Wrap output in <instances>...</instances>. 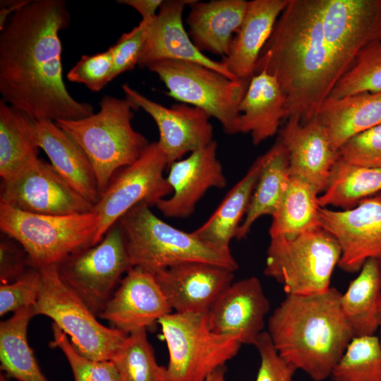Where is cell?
Wrapping results in <instances>:
<instances>
[{"instance_id": "cell-1", "label": "cell", "mask_w": 381, "mask_h": 381, "mask_svg": "<svg viewBox=\"0 0 381 381\" xmlns=\"http://www.w3.org/2000/svg\"><path fill=\"white\" fill-rule=\"evenodd\" d=\"M71 16L64 0H29L0 30L1 100L37 121L77 120L93 106L75 99L63 80L61 30Z\"/></svg>"}, {"instance_id": "cell-2", "label": "cell", "mask_w": 381, "mask_h": 381, "mask_svg": "<svg viewBox=\"0 0 381 381\" xmlns=\"http://www.w3.org/2000/svg\"><path fill=\"white\" fill-rule=\"evenodd\" d=\"M274 76L289 116L313 119L338 80L323 30L322 0H289L262 49L253 75Z\"/></svg>"}, {"instance_id": "cell-3", "label": "cell", "mask_w": 381, "mask_h": 381, "mask_svg": "<svg viewBox=\"0 0 381 381\" xmlns=\"http://www.w3.org/2000/svg\"><path fill=\"white\" fill-rule=\"evenodd\" d=\"M341 293L289 295L267 321V333L279 355L314 381L331 373L354 337L341 307Z\"/></svg>"}, {"instance_id": "cell-4", "label": "cell", "mask_w": 381, "mask_h": 381, "mask_svg": "<svg viewBox=\"0 0 381 381\" xmlns=\"http://www.w3.org/2000/svg\"><path fill=\"white\" fill-rule=\"evenodd\" d=\"M133 267L152 274L187 262H205L235 272L238 264L231 251L216 248L192 232L177 229L139 204L119 221Z\"/></svg>"}, {"instance_id": "cell-5", "label": "cell", "mask_w": 381, "mask_h": 381, "mask_svg": "<svg viewBox=\"0 0 381 381\" xmlns=\"http://www.w3.org/2000/svg\"><path fill=\"white\" fill-rule=\"evenodd\" d=\"M99 106L89 116L54 122L86 155L102 193L117 172L139 158L149 142L133 128L135 109L126 98L105 95Z\"/></svg>"}, {"instance_id": "cell-6", "label": "cell", "mask_w": 381, "mask_h": 381, "mask_svg": "<svg viewBox=\"0 0 381 381\" xmlns=\"http://www.w3.org/2000/svg\"><path fill=\"white\" fill-rule=\"evenodd\" d=\"M98 226L99 217L92 210L51 215L0 204L1 231L18 242L38 268L58 265L72 254L95 245Z\"/></svg>"}, {"instance_id": "cell-7", "label": "cell", "mask_w": 381, "mask_h": 381, "mask_svg": "<svg viewBox=\"0 0 381 381\" xmlns=\"http://www.w3.org/2000/svg\"><path fill=\"white\" fill-rule=\"evenodd\" d=\"M341 254L337 241L321 227L271 237L264 274L282 284L286 294H322L330 288Z\"/></svg>"}, {"instance_id": "cell-8", "label": "cell", "mask_w": 381, "mask_h": 381, "mask_svg": "<svg viewBox=\"0 0 381 381\" xmlns=\"http://www.w3.org/2000/svg\"><path fill=\"white\" fill-rule=\"evenodd\" d=\"M41 287L35 315L51 318L77 351L94 361H111L128 335L100 323L80 298L62 280L57 265L40 268Z\"/></svg>"}, {"instance_id": "cell-9", "label": "cell", "mask_w": 381, "mask_h": 381, "mask_svg": "<svg viewBox=\"0 0 381 381\" xmlns=\"http://www.w3.org/2000/svg\"><path fill=\"white\" fill-rule=\"evenodd\" d=\"M169 351L168 381H203L236 356L241 343L214 332L207 313H171L161 318Z\"/></svg>"}, {"instance_id": "cell-10", "label": "cell", "mask_w": 381, "mask_h": 381, "mask_svg": "<svg viewBox=\"0 0 381 381\" xmlns=\"http://www.w3.org/2000/svg\"><path fill=\"white\" fill-rule=\"evenodd\" d=\"M146 68L164 83L167 95L217 119L229 135L239 133L238 106L250 80H234L204 65L160 60Z\"/></svg>"}, {"instance_id": "cell-11", "label": "cell", "mask_w": 381, "mask_h": 381, "mask_svg": "<svg viewBox=\"0 0 381 381\" xmlns=\"http://www.w3.org/2000/svg\"><path fill=\"white\" fill-rule=\"evenodd\" d=\"M132 267L118 222L98 243L72 254L57 265L62 280L97 317L123 274Z\"/></svg>"}, {"instance_id": "cell-12", "label": "cell", "mask_w": 381, "mask_h": 381, "mask_svg": "<svg viewBox=\"0 0 381 381\" xmlns=\"http://www.w3.org/2000/svg\"><path fill=\"white\" fill-rule=\"evenodd\" d=\"M167 167L165 155L157 141L149 143L136 161L116 174L92 207L99 217L95 244L136 205L155 206L171 194L164 176Z\"/></svg>"}, {"instance_id": "cell-13", "label": "cell", "mask_w": 381, "mask_h": 381, "mask_svg": "<svg viewBox=\"0 0 381 381\" xmlns=\"http://www.w3.org/2000/svg\"><path fill=\"white\" fill-rule=\"evenodd\" d=\"M0 204L51 215L82 214L93 207L50 163L40 159L13 177L1 180Z\"/></svg>"}, {"instance_id": "cell-14", "label": "cell", "mask_w": 381, "mask_h": 381, "mask_svg": "<svg viewBox=\"0 0 381 381\" xmlns=\"http://www.w3.org/2000/svg\"><path fill=\"white\" fill-rule=\"evenodd\" d=\"M322 5L324 37L339 80L365 46L381 40V0H322Z\"/></svg>"}, {"instance_id": "cell-15", "label": "cell", "mask_w": 381, "mask_h": 381, "mask_svg": "<svg viewBox=\"0 0 381 381\" xmlns=\"http://www.w3.org/2000/svg\"><path fill=\"white\" fill-rule=\"evenodd\" d=\"M320 226L341 248L338 266L344 272L360 271L369 259L381 261V193L365 198L349 210L320 207Z\"/></svg>"}, {"instance_id": "cell-16", "label": "cell", "mask_w": 381, "mask_h": 381, "mask_svg": "<svg viewBox=\"0 0 381 381\" xmlns=\"http://www.w3.org/2000/svg\"><path fill=\"white\" fill-rule=\"evenodd\" d=\"M122 90L135 110L142 109L155 121L159 135L157 142L165 155L167 168L187 153L214 140L210 116L203 110L181 102L166 107L126 83Z\"/></svg>"}, {"instance_id": "cell-17", "label": "cell", "mask_w": 381, "mask_h": 381, "mask_svg": "<svg viewBox=\"0 0 381 381\" xmlns=\"http://www.w3.org/2000/svg\"><path fill=\"white\" fill-rule=\"evenodd\" d=\"M172 313L155 275L138 267H132L98 317L129 334L147 329Z\"/></svg>"}, {"instance_id": "cell-18", "label": "cell", "mask_w": 381, "mask_h": 381, "mask_svg": "<svg viewBox=\"0 0 381 381\" xmlns=\"http://www.w3.org/2000/svg\"><path fill=\"white\" fill-rule=\"evenodd\" d=\"M217 143L213 140L169 167L166 178L172 189L171 195L155 205L165 217L187 218L210 188L226 186V179L217 157Z\"/></svg>"}, {"instance_id": "cell-19", "label": "cell", "mask_w": 381, "mask_h": 381, "mask_svg": "<svg viewBox=\"0 0 381 381\" xmlns=\"http://www.w3.org/2000/svg\"><path fill=\"white\" fill-rule=\"evenodd\" d=\"M270 308L260 279L250 277L232 282L222 293L207 313L209 324L217 334L255 346Z\"/></svg>"}, {"instance_id": "cell-20", "label": "cell", "mask_w": 381, "mask_h": 381, "mask_svg": "<svg viewBox=\"0 0 381 381\" xmlns=\"http://www.w3.org/2000/svg\"><path fill=\"white\" fill-rule=\"evenodd\" d=\"M233 271L205 262H187L155 273V279L172 310L207 313L232 283Z\"/></svg>"}, {"instance_id": "cell-21", "label": "cell", "mask_w": 381, "mask_h": 381, "mask_svg": "<svg viewBox=\"0 0 381 381\" xmlns=\"http://www.w3.org/2000/svg\"><path fill=\"white\" fill-rule=\"evenodd\" d=\"M193 0L163 1L157 16L146 28L138 66L141 68L160 60L198 63L236 79L221 61H214L193 44L183 23V12Z\"/></svg>"}, {"instance_id": "cell-22", "label": "cell", "mask_w": 381, "mask_h": 381, "mask_svg": "<svg viewBox=\"0 0 381 381\" xmlns=\"http://www.w3.org/2000/svg\"><path fill=\"white\" fill-rule=\"evenodd\" d=\"M279 138L289 154L291 176L303 179L323 193L339 159L323 126L316 118L302 123L298 117L289 116Z\"/></svg>"}, {"instance_id": "cell-23", "label": "cell", "mask_w": 381, "mask_h": 381, "mask_svg": "<svg viewBox=\"0 0 381 381\" xmlns=\"http://www.w3.org/2000/svg\"><path fill=\"white\" fill-rule=\"evenodd\" d=\"M289 0H252L234 36L228 55L221 62L237 80H248L279 16Z\"/></svg>"}, {"instance_id": "cell-24", "label": "cell", "mask_w": 381, "mask_h": 381, "mask_svg": "<svg viewBox=\"0 0 381 381\" xmlns=\"http://www.w3.org/2000/svg\"><path fill=\"white\" fill-rule=\"evenodd\" d=\"M248 1L193 0L186 18L188 33L195 46L207 52L226 56L234 36L246 14Z\"/></svg>"}, {"instance_id": "cell-25", "label": "cell", "mask_w": 381, "mask_h": 381, "mask_svg": "<svg viewBox=\"0 0 381 381\" xmlns=\"http://www.w3.org/2000/svg\"><path fill=\"white\" fill-rule=\"evenodd\" d=\"M38 145L57 173L93 206L101 195L93 169L86 155L54 121L34 120Z\"/></svg>"}, {"instance_id": "cell-26", "label": "cell", "mask_w": 381, "mask_h": 381, "mask_svg": "<svg viewBox=\"0 0 381 381\" xmlns=\"http://www.w3.org/2000/svg\"><path fill=\"white\" fill-rule=\"evenodd\" d=\"M239 133L250 134L253 145L274 136L288 119L286 98L277 78L266 71L250 78L238 106Z\"/></svg>"}, {"instance_id": "cell-27", "label": "cell", "mask_w": 381, "mask_h": 381, "mask_svg": "<svg viewBox=\"0 0 381 381\" xmlns=\"http://www.w3.org/2000/svg\"><path fill=\"white\" fill-rule=\"evenodd\" d=\"M323 126L333 149L352 137L381 124V92L327 97L315 117Z\"/></svg>"}, {"instance_id": "cell-28", "label": "cell", "mask_w": 381, "mask_h": 381, "mask_svg": "<svg viewBox=\"0 0 381 381\" xmlns=\"http://www.w3.org/2000/svg\"><path fill=\"white\" fill-rule=\"evenodd\" d=\"M262 164L258 157L246 174L227 193L211 217L192 233L203 242L222 250H230V243L249 206Z\"/></svg>"}, {"instance_id": "cell-29", "label": "cell", "mask_w": 381, "mask_h": 381, "mask_svg": "<svg viewBox=\"0 0 381 381\" xmlns=\"http://www.w3.org/2000/svg\"><path fill=\"white\" fill-rule=\"evenodd\" d=\"M40 147L34 119L0 100V176L9 179L36 162Z\"/></svg>"}, {"instance_id": "cell-30", "label": "cell", "mask_w": 381, "mask_h": 381, "mask_svg": "<svg viewBox=\"0 0 381 381\" xmlns=\"http://www.w3.org/2000/svg\"><path fill=\"white\" fill-rule=\"evenodd\" d=\"M261 156L260 174L244 219L238 228L237 240L246 237L260 217L273 214L291 176L289 154L279 138Z\"/></svg>"}, {"instance_id": "cell-31", "label": "cell", "mask_w": 381, "mask_h": 381, "mask_svg": "<svg viewBox=\"0 0 381 381\" xmlns=\"http://www.w3.org/2000/svg\"><path fill=\"white\" fill-rule=\"evenodd\" d=\"M380 260H368L341 294V307L354 337L375 335L379 329Z\"/></svg>"}, {"instance_id": "cell-32", "label": "cell", "mask_w": 381, "mask_h": 381, "mask_svg": "<svg viewBox=\"0 0 381 381\" xmlns=\"http://www.w3.org/2000/svg\"><path fill=\"white\" fill-rule=\"evenodd\" d=\"M33 306L21 308L0 323L1 369L18 381H49L30 347L27 331Z\"/></svg>"}, {"instance_id": "cell-33", "label": "cell", "mask_w": 381, "mask_h": 381, "mask_svg": "<svg viewBox=\"0 0 381 381\" xmlns=\"http://www.w3.org/2000/svg\"><path fill=\"white\" fill-rule=\"evenodd\" d=\"M318 189L308 181L290 176L281 200L272 215L270 238L295 236L320 227Z\"/></svg>"}, {"instance_id": "cell-34", "label": "cell", "mask_w": 381, "mask_h": 381, "mask_svg": "<svg viewBox=\"0 0 381 381\" xmlns=\"http://www.w3.org/2000/svg\"><path fill=\"white\" fill-rule=\"evenodd\" d=\"M381 191V169L347 164L339 158L334 165L327 186L319 196L322 207L349 210Z\"/></svg>"}, {"instance_id": "cell-35", "label": "cell", "mask_w": 381, "mask_h": 381, "mask_svg": "<svg viewBox=\"0 0 381 381\" xmlns=\"http://www.w3.org/2000/svg\"><path fill=\"white\" fill-rule=\"evenodd\" d=\"M111 361L120 381H168L167 367L157 363L146 329L129 334Z\"/></svg>"}, {"instance_id": "cell-36", "label": "cell", "mask_w": 381, "mask_h": 381, "mask_svg": "<svg viewBox=\"0 0 381 381\" xmlns=\"http://www.w3.org/2000/svg\"><path fill=\"white\" fill-rule=\"evenodd\" d=\"M332 381H381V344L375 335L354 337L334 368Z\"/></svg>"}, {"instance_id": "cell-37", "label": "cell", "mask_w": 381, "mask_h": 381, "mask_svg": "<svg viewBox=\"0 0 381 381\" xmlns=\"http://www.w3.org/2000/svg\"><path fill=\"white\" fill-rule=\"evenodd\" d=\"M361 92H381V40L367 44L359 52L328 97L341 98Z\"/></svg>"}, {"instance_id": "cell-38", "label": "cell", "mask_w": 381, "mask_h": 381, "mask_svg": "<svg viewBox=\"0 0 381 381\" xmlns=\"http://www.w3.org/2000/svg\"><path fill=\"white\" fill-rule=\"evenodd\" d=\"M53 340L49 345L59 348L66 356L75 381H120L112 361H94L80 354L68 336L54 323L52 325Z\"/></svg>"}, {"instance_id": "cell-39", "label": "cell", "mask_w": 381, "mask_h": 381, "mask_svg": "<svg viewBox=\"0 0 381 381\" xmlns=\"http://www.w3.org/2000/svg\"><path fill=\"white\" fill-rule=\"evenodd\" d=\"M338 155L349 164L381 169V124L350 138L339 149Z\"/></svg>"}, {"instance_id": "cell-40", "label": "cell", "mask_w": 381, "mask_h": 381, "mask_svg": "<svg viewBox=\"0 0 381 381\" xmlns=\"http://www.w3.org/2000/svg\"><path fill=\"white\" fill-rule=\"evenodd\" d=\"M41 287L40 268L34 267L18 279L0 286V315L27 307L37 301Z\"/></svg>"}, {"instance_id": "cell-41", "label": "cell", "mask_w": 381, "mask_h": 381, "mask_svg": "<svg viewBox=\"0 0 381 381\" xmlns=\"http://www.w3.org/2000/svg\"><path fill=\"white\" fill-rule=\"evenodd\" d=\"M113 54L111 47L93 55H83L68 72L66 78L73 83L84 84L92 91L97 92L111 82Z\"/></svg>"}, {"instance_id": "cell-42", "label": "cell", "mask_w": 381, "mask_h": 381, "mask_svg": "<svg viewBox=\"0 0 381 381\" xmlns=\"http://www.w3.org/2000/svg\"><path fill=\"white\" fill-rule=\"evenodd\" d=\"M149 23L141 20L131 31L123 33L114 45L110 47L113 54L111 81L121 73L131 71L138 65Z\"/></svg>"}, {"instance_id": "cell-43", "label": "cell", "mask_w": 381, "mask_h": 381, "mask_svg": "<svg viewBox=\"0 0 381 381\" xmlns=\"http://www.w3.org/2000/svg\"><path fill=\"white\" fill-rule=\"evenodd\" d=\"M255 346L260 358L255 381H296L297 370L279 355L267 331L260 335Z\"/></svg>"}, {"instance_id": "cell-44", "label": "cell", "mask_w": 381, "mask_h": 381, "mask_svg": "<svg viewBox=\"0 0 381 381\" xmlns=\"http://www.w3.org/2000/svg\"><path fill=\"white\" fill-rule=\"evenodd\" d=\"M37 267L23 246L13 238L2 234L0 241L1 284L13 282Z\"/></svg>"}, {"instance_id": "cell-45", "label": "cell", "mask_w": 381, "mask_h": 381, "mask_svg": "<svg viewBox=\"0 0 381 381\" xmlns=\"http://www.w3.org/2000/svg\"><path fill=\"white\" fill-rule=\"evenodd\" d=\"M119 4H125L136 10L142 17V20L151 22L157 16L163 3L162 0H119Z\"/></svg>"}, {"instance_id": "cell-46", "label": "cell", "mask_w": 381, "mask_h": 381, "mask_svg": "<svg viewBox=\"0 0 381 381\" xmlns=\"http://www.w3.org/2000/svg\"><path fill=\"white\" fill-rule=\"evenodd\" d=\"M29 0L23 1H1L0 9V30L6 24L9 17L22 6L28 3Z\"/></svg>"}, {"instance_id": "cell-47", "label": "cell", "mask_w": 381, "mask_h": 381, "mask_svg": "<svg viewBox=\"0 0 381 381\" xmlns=\"http://www.w3.org/2000/svg\"><path fill=\"white\" fill-rule=\"evenodd\" d=\"M224 367L219 368L209 375L203 381H226Z\"/></svg>"}, {"instance_id": "cell-48", "label": "cell", "mask_w": 381, "mask_h": 381, "mask_svg": "<svg viewBox=\"0 0 381 381\" xmlns=\"http://www.w3.org/2000/svg\"><path fill=\"white\" fill-rule=\"evenodd\" d=\"M378 330L380 331L379 339L381 344V298H380V307H379V329Z\"/></svg>"}, {"instance_id": "cell-49", "label": "cell", "mask_w": 381, "mask_h": 381, "mask_svg": "<svg viewBox=\"0 0 381 381\" xmlns=\"http://www.w3.org/2000/svg\"><path fill=\"white\" fill-rule=\"evenodd\" d=\"M0 381H9V380L6 376L1 374L0 376Z\"/></svg>"}, {"instance_id": "cell-50", "label": "cell", "mask_w": 381, "mask_h": 381, "mask_svg": "<svg viewBox=\"0 0 381 381\" xmlns=\"http://www.w3.org/2000/svg\"><path fill=\"white\" fill-rule=\"evenodd\" d=\"M380 267H381V262H380Z\"/></svg>"}]
</instances>
